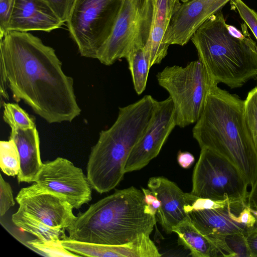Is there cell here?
Instances as JSON below:
<instances>
[{
	"label": "cell",
	"mask_w": 257,
	"mask_h": 257,
	"mask_svg": "<svg viewBox=\"0 0 257 257\" xmlns=\"http://www.w3.org/2000/svg\"><path fill=\"white\" fill-rule=\"evenodd\" d=\"M153 13L148 41L145 47L150 67L160 64L167 55L169 45L164 38L172 18L181 5L179 0H151Z\"/></svg>",
	"instance_id": "cell-17"
},
{
	"label": "cell",
	"mask_w": 257,
	"mask_h": 257,
	"mask_svg": "<svg viewBox=\"0 0 257 257\" xmlns=\"http://www.w3.org/2000/svg\"><path fill=\"white\" fill-rule=\"evenodd\" d=\"M16 200L19 207L12 216L13 223L42 241L61 240L76 218L71 204L36 183L22 188Z\"/></svg>",
	"instance_id": "cell-6"
},
{
	"label": "cell",
	"mask_w": 257,
	"mask_h": 257,
	"mask_svg": "<svg viewBox=\"0 0 257 257\" xmlns=\"http://www.w3.org/2000/svg\"><path fill=\"white\" fill-rule=\"evenodd\" d=\"M243 116L247 132L257 152V87L251 89L244 100Z\"/></svg>",
	"instance_id": "cell-25"
},
{
	"label": "cell",
	"mask_w": 257,
	"mask_h": 257,
	"mask_svg": "<svg viewBox=\"0 0 257 257\" xmlns=\"http://www.w3.org/2000/svg\"><path fill=\"white\" fill-rule=\"evenodd\" d=\"M156 101L151 95H146L135 102L119 107L113 124L99 133L86 168L89 184L98 193L111 191L123 179L125 163L152 120Z\"/></svg>",
	"instance_id": "cell-4"
},
{
	"label": "cell",
	"mask_w": 257,
	"mask_h": 257,
	"mask_svg": "<svg viewBox=\"0 0 257 257\" xmlns=\"http://www.w3.org/2000/svg\"><path fill=\"white\" fill-rule=\"evenodd\" d=\"M148 187L161 202L156 215L158 221L167 234L188 216L184 207L190 205L197 197L184 192L174 182L163 177L149 179Z\"/></svg>",
	"instance_id": "cell-15"
},
{
	"label": "cell",
	"mask_w": 257,
	"mask_h": 257,
	"mask_svg": "<svg viewBox=\"0 0 257 257\" xmlns=\"http://www.w3.org/2000/svg\"><path fill=\"white\" fill-rule=\"evenodd\" d=\"M179 165L184 169L189 168L195 161L194 156L188 152L180 151L177 156Z\"/></svg>",
	"instance_id": "cell-32"
},
{
	"label": "cell",
	"mask_w": 257,
	"mask_h": 257,
	"mask_svg": "<svg viewBox=\"0 0 257 257\" xmlns=\"http://www.w3.org/2000/svg\"><path fill=\"white\" fill-rule=\"evenodd\" d=\"M15 0H0V38L8 33Z\"/></svg>",
	"instance_id": "cell-31"
},
{
	"label": "cell",
	"mask_w": 257,
	"mask_h": 257,
	"mask_svg": "<svg viewBox=\"0 0 257 257\" xmlns=\"http://www.w3.org/2000/svg\"><path fill=\"white\" fill-rule=\"evenodd\" d=\"M256 87H257V86H256Z\"/></svg>",
	"instance_id": "cell-37"
},
{
	"label": "cell",
	"mask_w": 257,
	"mask_h": 257,
	"mask_svg": "<svg viewBox=\"0 0 257 257\" xmlns=\"http://www.w3.org/2000/svg\"><path fill=\"white\" fill-rule=\"evenodd\" d=\"M243 107L244 100L215 86L192 134L201 149L231 162L252 188L257 180V152L244 124Z\"/></svg>",
	"instance_id": "cell-2"
},
{
	"label": "cell",
	"mask_w": 257,
	"mask_h": 257,
	"mask_svg": "<svg viewBox=\"0 0 257 257\" xmlns=\"http://www.w3.org/2000/svg\"><path fill=\"white\" fill-rule=\"evenodd\" d=\"M207 238L218 249L220 256L250 257L246 237L243 234H226Z\"/></svg>",
	"instance_id": "cell-22"
},
{
	"label": "cell",
	"mask_w": 257,
	"mask_h": 257,
	"mask_svg": "<svg viewBox=\"0 0 257 257\" xmlns=\"http://www.w3.org/2000/svg\"><path fill=\"white\" fill-rule=\"evenodd\" d=\"M3 119L11 130H27L36 127L33 119L17 103L4 104Z\"/></svg>",
	"instance_id": "cell-23"
},
{
	"label": "cell",
	"mask_w": 257,
	"mask_h": 257,
	"mask_svg": "<svg viewBox=\"0 0 257 257\" xmlns=\"http://www.w3.org/2000/svg\"><path fill=\"white\" fill-rule=\"evenodd\" d=\"M179 1H180L181 2H182L183 3L186 2L188 0H179Z\"/></svg>",
	"instance_id": "cell-36"
},
{
	"label": "cell",
	"mask_w": 257,
	"mask_h": 257,
	"mask_svg": "<svg viewBox=\"0 0 257 257\" xmlns=\"http://www.w3.org/2000/svg\"><path fill=\"white\" fill-rule=\"evenodd\" d=\"M230 4L237 11L257 40V12L248 7L241 0H231Z\"/></svg>",
	"instance_id": "cell-27"
},
{
	"label": "cell",
	"mask_w": 257,
	"mask_h": 257,
	"mask_svg": "<svg viewBox=\"0 0 257 257\" xmlns=\"http://www.w3.org/2000/svg\"><path fill=\"white\" fill-rule=\"evenodd\" d=\"M176 124L174 105L168 98L157 101L152 120L144 136L131 152L124 173L140 170L159 154Z\"/></svg>",
	"instance_id": "cell-13"
},
{
	"label": "cell",
	"mask_w": 257,
	"mask_h": 257,
	"mask_svg": "<svg viewBox=\"0 0 257 257\" xmlns=\"http://www.w3.org/2000/svg\"><path fill=\"white\" fill-rule=\"evenodd\" d=\"M178 243L189 250L194 257L220 256L216 247L194 225L188 217L173 228Z\"/></svg>",
	"instance_id": "cell-20"
},
{
	"label": "cell",
	"mask_w": 257,
	"mask_h": 257,
	"mask_svg": "<svg viewBox=\"0 0 257 257\" xmlns=\"http://www.w3.org/2000/svg\"><path fill=\"white\" fill-rule=\"evenodd\" d=\"M124 0H75L66 22L80 55L96 59L110 35Z\"/></svg>",
	"instance_id": "cell-8"
},
{
	"label": "cell",
	"mask_w": 257,
	"mask_h": 257,
	"mask_svg": "<svg viewBox=\"0 0 257 257\" xmlns=\"http://www.w3.org/2000/svg\"><path fill=\"white\" fill-rule=\"evenodd\" d=\"M29 247L47 256H80L66 249L59 241H42L38 238L28 241Z\"/></svg>",
	"instance_id": "cell-26"
},
{
	"label": "cell",
	"mask_w": 257,
	"mask_h": 257,
	"mask_svg": "<svg viewBox=\"0 0 257 257\" xmlns=\"http://www.w3.org/2000/svg\"><path fill=\"white\" fill-rule=\"evenodd\" d=\"M64 24L42 0H15L8 31L49 32Z\"/></svg>",
	"instance_id": "cell-16"
},
{
	"label": "cell",
	"mask_w": 257,
	"mask_h": 257,
	"mask_svg": "<svg viewBox=\"0 0 257 257\" xmlns=\"http://www.w3.org/2000/svg\"><path fill=\"white\" fill-rule=\"evenodd\" d=\"M55 50L33 34L9 31L1 38L0 92L24 101L49 123L71 122L81 113L72 77Z\"/></svg>",
	"instance_id": "cell-1"
},
{
	"label": "cell",
	"mask_w": 257,
	"mask_h": 257,
	"mask_svg": "<svg viewBox=\"0 0 257 257\" xmlns=\"http://www.w3.org/2000/svg\"><path fill=\"white\" fill-rule=\"evenodd\" d=\"M0 167L8 176H18L20 170L19 155L14 140L0 142Z\"/></svg>",
	"instance_id": "cell-24"
},
{
	"label": "cell",
	"mask_w": 257,
	"mask_h": 257,
	"mask_svg": "<svg viewBox=\"0 0 257 257\" xmlns=\"http://www.w3.org/2000/svg\"><path fill=\"white\" fill-rule=\"evenodd\" d=\"M67 250L80 256L97 257H144L147 252L144 242L139 239L120 245H106L78 241L66 236L61 239Z\"/></svg>",
	"instance_id": "cell-19"
},
{
	"label": "cell",
	"mask_w": 257,
	"mask_h": 257,
	"mask_svg": "<svg viewBox=\"0 0 257 257\" xmlns=\"http://www.w3.org/2000/svg\"><path fill=\"white\" fill-rule=\"evenodd\" d=\"M13 191L10 184L0 175V216L2 217L14 206Z\"/></svg>",
	"instance_id": "cell-29"
},
{
	"label": "cell",
	"mask_w": 257,
	"mask_h": 257,
	"mask_svg": "<svg viewBox=\"0 0 257 257\" xmlns=\"http://www.w3.org/2000/svg\"><path fill=\"white\" fill-rule=\"evenodd\" d=\"M230 201L229 199L224 200H214L209 198L197 197L193 203L184 207L185 211L188 214L193 211L215 209L225 206Z\"/></svg>",
	"instance_id": "cell-28"
},
{
	"label": "cell",
	"mask_w": 257,
	"mask_h": 257,
	"mask_svg": "<svg viewBox=\"0 0 257 257\" xmlns=\"http://www.w3.org/2000/svg\"><path fill=\"white\" fill-rule=\"evenodd\" d=\"M242 35H233L221 10L209 17L192 35L199 60L217 84L231 88L241 87L257 76V46L241 26Z\"/></svg>",
	"instance_id": "cell-5"
},
{
	"label": "cell",
	"mask_w": 257,
	"mask_h": 257,
	"mask_svg": "<svg viewBox=\"0 0 257 257\" xmlns=\"http://www.w3.org/2000/svg\"><path fill=\"white\" fill-rule=\"evenodd\" d=\"M230 1L188 0L181 4L172 18L164 43L186 45L199 27Z\"/></svg>",
	"instance_id": "cell-14"
},
{
	"label": "cell",
	"mask_w": 257,
	"mask_h": 257,
	"mask_svg": "<svg viewBox=\"0 0 257 257\" xmlns=\"http://www.w3.org/2000/svg\"><path fill=\"white\" fill-rule=\"evenodd\" d=\"M158 84L172 99L177 126L185 127L195 123L205 108L213 87L218 84L198 60L184 66H167L156 75Z\"/></svg>",
	"instance_id": "cell-7"
},
{
	"label": "cell",
	"mask_w": 257,
	"mask_h": 257,
	"mask_svg": "<svg viewBox=\"0 0 257 257\" xmlns=\"http://www.w3.org/2000/svg\"><path fill=\"white\" fill-rule=\"evenodd\" d=\"M46 3L60 20L66 23L75 0H42Z\"/></svg>",
	"instance_id": "cell-30"
},
{
	"label": "cell",
	"mask_w": 257,
	"mask_h": 257,
	"mask_svg": "<svg viewBox=\"0 0 257 257\" xmlns=\"http://www.w3.org/2000/svg\"><path fill=\"white\" fill-rule=\"evenodd\" d=\"M143 191L132 186L91 204L67 228L68 238L78 241L120 245L151 235L155 215L146 214Z\"/></svg>",
	"instance_id": "cell-3"
},
{
	"label": "cell",
	"mask_w": 257,
	"mask_h": 257,
	"mask_svg": "<svg viewBox=\"0 0 257 257\" xmlns=\"http://www.w3.org/2000/svg\"><path fill=\"white\" fill-rule=\"evenodd\" d=\"M145 47L134 48L125 58L128 63L135 90L139 95L141 94L146 88L151 68Z\"/></svg>",
	"instance_id": "cell-21"
},
{
	"label": "cell",
	"mask_w": 257,
	"mask_h": 257,
	"mask_svg": "<svg viewBox=\"0 0 257 257\" xmlns=\"http://www.w3.org/2000/svg\"><path fill=\"white\" fill-rule=\"evenodd\" d=\"M191 194L214 200L247 201L248 184L229 160L206 148L201 149L192 174Z\"/></svg>",
	"instance_id": "cell-9"
},
{
	"label": "cell",
	"mask_w": 257,
	"mask_h": 257,
	"mask_svg": "<svg viewBox=\"0 0 257 257\" xmlns=\"http://www.w3.org/2000/svg\"><path fill=\"white\" fill-rule=\"evenodd\" d=\"M247 203L252 209L256 211L257 214V180L249 192Z\"/></svg>",
	"instance_id": "cell-34"
},
{
	"label": "cell",
	"mask_w": 257,
	"mask_h": 257,
	"mask_svg": "<svg viewBox=\"0 0 257 257\" xmlns=\"http://www.w3.org/2000/svg\"><path fill=\"white\" fill-rule=\"evenodd\" d=\"M142 190L144 194V201L146 204L149 205H151L152 203L157 199V197L150 189L143 188Z\"/></svg>",
	"instance_id": "cell-35"
},
{
	"label": "cell",
	"mask_w": 257,
	"mask_h": 257,
	"mask_svg": "<svg viewBox=\"0 0 257 257\" xmlns=\"http://www.w3.org/2000/svg\"><path fill=\"white\" fill-rule=\"evenodd\" d=\"M151 0H124L108 38L96 59L106 66L125 58L138 46H145L151 28Z\"/></svg>",
	"instance_id": "cell-10"
},
{
	"label": "cell",
	"mask_w": 257,
	"mask_h": 257,
	"mask_svg": "<svg viewBox=\"0 0 257 257\" xmlns=\"http://www.w3.org/2000/svg\"><path fill=\"white\" fill-rule=\"evenodd\" d=\"M10 139L15 142L19 155L20 170L17 176L18 183L34 182L43 164L36 127L27 130H11Z\"/></svg>",
	"instance_id": "cell-18"
},
{
	"label": "cell",
	"mask_w": 257,
	"mask_h": 257,
	"mask_svg": "<svg viewBox=\"0 0 257 257\" xmlns=\"http://www.w3.org/2000/svg\"><path fill=\"white\" fill-rule=\"evenodd\" d=\"M34 182L79 209L92 199L91 186L82 170L62 157L43 163Z\"/></svg>",
	"instance_id": "cell-11"
},
{
	"label": "cell",
	"mask_w": 257,
	"mask_h": 257,
	"mask_svg": "<svg viewBox=\"0 0 257 257\" xmlns=\"http://www.w3.org/2000/svg\"><path fill=\"white\" fill-rule=\"evenodd\" d=\"M188 217L206 237L232 233L246 238L257 233V215L245 201H230L223 207L193 211Z\"/></svg>",
	"instance_id": "cell-12"
},
{
	"label": "cell",
	"mask_w": 257,
	"mask_h": 257,
	"mask_svg": "<svg viewBox=\"0 0 257 257\" xmlns=\"http://www.w3.org/2000/svg\"><path fill=\"white\" fill-rule=\"evenodd\" d=\"M246 241L250 253V257H257V233L246 238Z\"/></svg>",
	"instance_id": "cell-33"
}]
</instances>
